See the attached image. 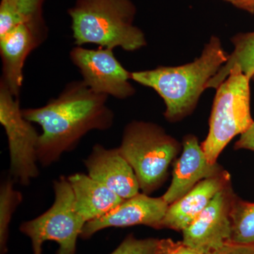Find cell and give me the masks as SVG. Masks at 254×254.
<instances>
[{"mask_svg": "<svg viewBox=\"0 0 254 254\" xmlns=\"http://www.w3.org/2000/svg\"><path fill=\"white\" fill-rule=\"evenodd\" d=\"M45 33L40 20L23 23L4 38H0L2 61L1 81L11 94L18 98L23 83V68L30 53L44 41Z\"/></svg>", "mask_w": 254, "mask_h": 254, "instance_id": "11", "label": "cell"}, {"mask_svg": "<svg viewBox=\"0 0 254 254\" xmlns=\"http://www.w3.org/2000/svg\"><path fill=\"white\" fill-rule=\"evenodd\" d=\"M228 56L220 38L213 36L201 55L191 63L133 71L131 79L154 90L165 103V119L177 123L194 111L207 83L226 63Z\"/></svg>", "mask_w": 254, "mask_h": 254, "instance_id": "2", "label": "cell"}, {"mask_svg": "<svg viewBox=\"0 0 254 254\" xmlns=\"http://www.w3.org/2000/svg\"><path fill=\"white\" fill-rule=\"evenodd\" d=\"M232 242L254 244V203L235 195L231 209Z\"/></svg>", "mask_w": 254, "mask_h": 254, "instance_id": "18", "label": "cell"}, {"mask_svg": "<svg viewBox=\"0 0 254 254\" xmlns=\"http://www.w3.org/2000/svg\"><path fill=\"white\" fill-rule=\"evenodd\" d=\"M158 239H138L133 234L125 237L110 254H156Z\"/></svg>", "mask_w": 254, "mask_h": 254, "instance_id": "20", "label": "cell"}, {"mask_svg": "<svg viewBox=\"0 0 254 254\" xmlns=\"http://www.w3.org/2000/svg\"><path fill=\"white\" fill-rule=\"evenodd\" d=\"M169 204L163 196H150L143 193L124 200L116 208L104 216L87 222L81 238L88 240L97 232L110 227H128L145 225L163 229V222Z\"/></svg>", "mask_w": 254, "mask_h": 254, "instance_id": "10", "label": "cell"}, {"mask_svg": "<svg viewBox=\"0 0 254 254\" xmlns=\"http://www.w3.org/2000/svg\"><path fill=\"white\" fill-rule=\"evenodd\" d=\"M67 178L74 195L75 208L86 222L104 216L125 200L86 174H73Z\"/></svg>", "mask_w": 254, "mask_h": 254, "instance_id": "15", "label": "cell"}, {"mask_svg": "<svg viewBox=\"0 0 254 254\" xmlns=\"http://www.w3.org/2000/svg\"><path fill=\"white\" fill-rule=\"evenodd\" d=\"M223 170L218 163H209L198 138L184 136L182 152L174 165L173 180L163 198L169 205L181 198L202 180Z\"/></svg>", "mask_w": 254, "mask_h": 254, "instance_id": "13", "label": "cell"}, {"mask_svg": "<svg viewBox=\"0 0 254 254\" xmlns=\"http://www.w3.org/2000/svg\"><path fill=\"white\" fill-rule=\"evenodd\" d=\"M40 19H31L23 14L14 0H1L0 4V38H4L23 23Z\"/></svg>", "mask_w": 254, "mask_h": 254, "instance_id": "19", "label": "cell"}, {"mask_svg": "<svg viewBox=\"0 0 254 254\" xmlns=\"http://www.w3.org/2000/svg\"><path fill=\"white\" fill-rule=\"evenodd\" d=\"M53 190L52 206L37 218L23 222L20 232L31 240L33 254H42L46 241L58 244L56 254H76L78 238L86 222L75 208L74 195L67 177L54 180Z\"/></svg>", "mask_w": 254, "mask_h": 254, "instance_id": "6", "label": "cell"}, {"mask_svg": "<svg viewBox=\"0 0 254 254\" xmlns=\"http://www.w3.org/2000/svg\"><path fill=\"white\" fill-rule=\"evenodd\" d=\"M230 183V174L224 170L200 181L181 198L169 205L163 229L183 231L206 208L214 196Z\"/></svg>", "mask_w": 254, "mask_h": 254, "instance_id": "14", "label": "cell"}, {"mask_svg": "<svg viewBox=\"0 0 254 254\" xmlns=\"http://www.w3.org/2000/svg\"><path fill=\"white\" fill-rule=\"evenodd\" d=\"M108 97L92 91L83 81H73L44 106L22 109L26 120L42 128L38 163L50 166L76 148L88 132L110 129L115 115L108 106Z\"/></svg>", "mask_w": 254, "mask_h": 254, "instance_id": "1", "label": "cell"}, {"mask_svg": "<svg viewBox=\"0 0 254 254\" xmlns=\"http://www.w3.org/2000/svg\"><path fill=\"white\" fill-rule=\"evenodd\" d=\"M231 183L214 196L202 213L182 231V242L200 254H213L231 241Z\"/></svg>", "mask_w": 254, "mask_h": 254, "instance_id": "9", "label": "cell"}, {"mask_svg": "<svg viewBox=\"0 0 254 254\" xmlns=\"http://www.w3.org/2000/svg\"><path fill=\"white\" fill-rule=\"evenodd\" d=\"M229 2L239 9L254 14V0H230Z\"/></svg>", "mask_w": 254, "mask_h": 254, "instance_id": "25", "label": "cell"}, {"mask_svg": "<svg viewBox=\"0 0 254 254\" xmlns=\"http://www.w3.org/2000/svg\"><path fill=\"white\" fill-rule=\"evenodd\" d=\"M213 254H254V244L237 243L230 241Z\"/></svg>", "mask_w": 254, "mask_h": 254, "instance_id": "23", "label": "cell"}, {"mask_svg": "<svg viewBox=\"0 0 254 254\" xmlns=\"http://www.w3.org/2000/svg\"><path fill=\"white\" fill-rule=\"evenodd\" d=\"M14 182L9 175L0 186V254L7 253L10 222L23 200L21 192L14 188Z\"/></svg>", "mask_w": 254, "mask_h": 254, "instance_id": "17", "label": "cell"}, {"mask_svg": "<svg viewBox=\"0 0 254 254\" xmlns=\"http://www.w3.org/2000/svg\"><path fill=\"white\" fill-rule=\"evenodd\" d=\"M76 46L86 44L136 51L146 46L144 33L133 25L130 0H78L68 11Z\"/></svg>", "mask_w": 254, "mask_h": 254, "instance_id": "3", "label": "cell"}, {"mask_svg": "<svg viewBox=\"0 0 254 254\" xmlns=\"http://www.w3.org/2000/svg\"><path fill=\"white\" fill-rule=\"evenodd\" d=\"M251 81H252L254 83V74L253 75V76L252 77V79H251Z\"/></svg>", "mask_w": 254, "mask_h": 254, "instance_id": "26", "label": "cell"}, {"mask_svg": "<svg viewBox=\"0 0 254 254\" xmlns=\"http://www.w3.org/2000/svg\"><path fill=\"white\" fill-rule=\"evenodd\" d=\"M23 14L31 19H40L43 0H14Z\"/></svg>", "mask_w": 254, "mask_h": 254, "instance_id": "22", "label": "cell"}, {"mask_svg": "<svg viewBox=\"0 0 254 254\" xmlns=\"http://www.w3.org/2000/svg\"><path fill=\"white\" fill-rule=\"evenodd\" d=\"M225 1H228L229 2V1H230V0H225Z\"/></svg>", "mask_w": 254, "mask_h": 254, "instance_id": "27", "label": "cell"}, {"mask_svg": "<svg viewBox=\"0 0 254 254\" xmlns=\"http://www.w3.org/2000/svg\"><path fill=\"white\" fill-rule=\"evenodd\" d=\"M235 150H248L254 152V122L252 126L240 135L235 143Z\"/></svg>", "mask_w": 254, "mask_h": 254, "instance_id": "24", "label": "cell"}, {"mask_svg": "<svg viewBox=\"0 0 254 254\" xmlns=\"http://www.w3.org/2000/svg\"><path fill=\"white\" fill-rule=\"evenodd\" d=\"M70 59L79 69L82 81L95 93L118 99H127L136 93L130 83L131 72L115 58L113 50L76 46L70 51Z\"/></svg>", "mask_w": 254, "mask_h": 254, "instance_id": "8", "label": "cell"}, {"mask_svg": "<svg viewBox=\"0 0 254 254\" xmlns=\"http://www.w3.org/2000/svg\"><path fill=\"white\" fill-rule=\"evenodd\" d=\"M250 78L238 65L216 88L209 131L200 143L209 163H218V158L228 143L242 135L253 124L251 114Z\"/></svg>", "mask_w": 254, "mask_h": 254, "instance_id": "5", "label": "cell"}, {"mask_svg": "<svg viewBox=\"0 0 254 254\" xmlns=\"http://www.w3.org/2000/svg\"><path fill=\"white\" fill-rule=\"evenodd\" d=\"M231 41L233 51L229 55L226 63L207 83L206 89H216L226 79L230 70L235 65H238L246 76L252 79L254 74V31L238 33L232 38Z\"/></svg>", "mask_w": 254, "mask_h": 254, "instance_id": "16", "label": "cell"}, {"mask_svg": "<svg viewBox=\"0 0 254 254\" xmlns=\"http://www.w3.org/2000/svg\"><path fill=\"white\" fill-rule=\"evenodd\" d=\"M88 175L126 200L140 193L133 168L118 148H106L95 144L84 160Z\"/></svg>", "mask_w": 254, "mask_h": 254, "instance_id": "12", "label": "cell"}, {"mask_svg": "<svg viewBox=\"0 0 254 254\" xmlns=\"http://www.w3.org/2000/svg\"><path fill=\"white\" fill-rule=\"evenodd\" d=\"M0 123L7 136L9 175L14 182L28 186L39 176L38 148L40 134L31 122L23 117L18 98L0 81Z\"/></svg>", "mask_w": 254, "mask_h": 254, "instance_id": "7", "label": "cell"}, {"mask_svg": "<svg viewBox=\"0 0 254 254\" xmlns=\"http://www.w3.org/2000/svg\"><path fill=\"white\" fill-rule=\"evenodd\" d=\"M156 254H200L186 244L172 239L159 240Z\"/></svg>", "mask_w": 254, "mask_h": 254, "instance_id": "21", "label": "cell"}, {"mask_svg": "<svg viewBox=\"0 0 254 254\" xmlns=\"http://www.w3.org/2000/svg\"><path fill=\"white\" fill-rule=\"evenodd\" d=\"M118 148L136 174L140 190L150 195L165 183L182 143L157 124L134 120L125 127Z\"/></svg>", "mask_w": 254, "mask_h": 254, "instance_id": "4", "label": "cell"}]
</instances>
